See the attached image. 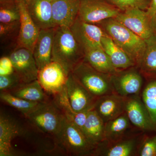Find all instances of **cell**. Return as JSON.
Returning a JSON list of instances; mask_svg holds the SVG:
<instances>
[{
    "label": "cell",
    "mask_w": 156,
    "mask_h": 156,
    "mask_svg": "<svg viewBox=\"0 0 156 156\" xmlns=\"http://www.w3.org/2000/svg\"><path fill=\"white\" fill-rule=\"evenodd\" d=\"M138 156H156V135L148 136L144 135L139 149Z\"/></svg>",
    "instance_id": "d6a6232c"
},
{
    "label": "cell",
    "mask_w": 156,
    "mask_h": 156,
    "mask_svg": "<svg viewBox=\"0 0 156 156\" xmlns=\"http://www.w3.org/2000/svg\"><path fill=\"white\" fill-rule=\"evenodd\" d=\"M144 77L137 66L119 70L111 75L114 92L126 98L140 95L144 86Z\"/></svg>",
    "instance_id": "52a82bcc"
},
{
    "label": "cell",
    "mask_w": 156,
    "mask_h": 156,
    "mask_svg": "<svg viewBox=\"0 0 156 156\" xmlns=\"http://www.w3.org/2000/svg\"><path fill=\"white\" fill-rule=\"evenodd\" d=\"M24 116L40 131L56 137L60 132L64 119V115L53 101L44 104Z\"/></svg>",
    "instance_id": "5b68a950"
},
{
    "label": "cell",
    "mask_w": 156,
    "mask_h": 156,
    "mask_svg": "<svg viewBox=\"0 0 156 156\" xmlns=\"http://www.w3.org/2000/svg\"><path fill=\"white\" fill-rule=\"evenodd\" d=\"M71 73L76 80L94 97L98 98L114 93L111 75L98 71L84 59Z\"/></svg>",
    "instance_id": "3957f363"
},
{
    "label": "cell",
    "mask_w": 156,
    "mask_h": 156,
    "mask_svg": "<svg viewBox=\"0 0 156 156\" xmlns=\"http://www.w3.org/2000/svg\"><path fill=\"white\" fill-rule=\"evenodd\" d=\"M121 11L108 0H80L78 17L84 22L97 24L115 18Z\"/></svg>",
    "instance_id": "ba28073f"
},
{
    "label": "cell",
    "mask_w": 156,
    "mask_h": 156,
    "mask_svg": "<svg viewBox=\"0 0 156 156\" xmlns=\"http://www.w3.org/2000/svg\"><path fill=\"white\" fill-rule=\"evenodd\" d=\"M69 28L84 52L95 48H102L101 39L105 32L99 26L84 22L77 17Z\"/></svg>",
    "instance_id": "8fae6325"
},
{
    "label": "cell",
    "mask_w": 156,
    "mask_h": 156,
    "mask_svg": "<svg viewBox=\"0 0 156 156\" xmlns=\"http://www.w3.org/2000/svg\"><path fill=\"white\" fill-rule=\"evenodd\" d=\"M121 11L131 9H139L146 11L151 0H108Z\"/></svg>",
    "instance_id": "1f68e13d"
},
{
    "label": "cell",
    "mask_w": 156,
    "mask_h": 156,
    "mask_svg": "<svg viewBox=\"0 0 156 156\" xmlns=\"http://www.w3.org/2000/svg\"><path fill=\"white\" fill-rule=\"evenodd\" d=\"M80 5V0H52L55 26L70 27L78 17Z\"/></svg>",
    "instance_id": "d6986e66"
},
{
    "label": "cell",
    "mask_w": 156,
    "mask_h": 156,
    "mask_svg": "<svg viewBox=\"0 0 156 156\" xmlns=\"http://www.w3.org/2000/svg\"><path fill=\"white\" fill-rule=\"evenodd\" d=\"M84 58V50L69 27H56L52 50V61L59 63L69 74Z\"/></svg>",
    "instance_id": "6da1fadb"
},
{
    "label": "cell",
    "mask_w": 156,
    "mask_h": 156,
    "mask_svg": "<svg viewBox=\"0 0 156 156\" xmlns=\"http://www.w3.org/2000/svg\"><path fill=\"white\" fill-rule=\"evenodd\" d=\"M29 13L39 29L55 27L52 12V0H29Z\"/></svg>",
    "instance_id": "ffe728a7"
},
{
    "label": "cell",
    "mask_w": 156,
    "mask_h": 156,
    "mask_svg": "<svg viewBox=\"0 0 156 156\" xmlns=\"http://www.w3.org/2000/svg\"><path fill=\"white\" fill-rule=\"evenodd\" d=\"M16 1L20 13V28L16 48H26L32 51L40 29L34 22L29 13L26 1Z\"/></svg>",
    "instance_id": "5bb4252c"
},
{
    "label": "cell",
    "mask_w": 156,
    "mask_h": 156,
    "mask_svg": "<svg viewBox=\"0 0 156 156\" xmlns=\"http://www.w3.org/2000/svg\"><path fill=\"white\" fill-rule=\"evenodd\" d=\"M97 25L135 62L137 66L145 51V40L115 18L105 20Z\"/></svg>",
    "instance_id": "7a4b0ae2"
},
{
    "label": "cell",
    "mask_w": 156,
    "mask_h": 156,
    "mask_svg": "<svg viewBox=\"0 0 156 156\" xmlns=\"http://www.w3.org/2000/svg\"><path fill=\"white\" fill-rule=\"evenodd\" d=\"M126 98L115 93L103 95L98 98L93 109L105 123L125 112Z\"/></svg>",
    "instance_id": "2e32d148"
},
{
    "label": "cell",
    "mask_w": 156,
    "mask_h": 156,
    "mask_svg": "<svg viewBox=\"0 0 156 156\" xmlns=\"http://www.w3.org/2000/svg\"><path fill=\"white\" fill-rule=\"evenodd\" d=\"M140 94L156 132V77L147 78Z\"/></svg>",
    "instance_id": "83f0119b"
},
{
    "label": "cell",
    "mask_w": 156,
    "mask_h": 156,
    "mask_svg": "<svg viewBox=\"0 0 156 156\" xmlns=\"http://www.w3.org/2000/svg\"><path fill=\"white\" fill-rule=\"evenodd\" d=\"M52 101L68 120L73 123L82 131L83 130L90 110L80 112H75L70 105L66 88L60 93L53 96Z\"/></svg>",
    "instance_id": "cb8c5ba5"
},
{
    "label": "cell",
    "mask_w": 156,
    "mask_h": 156,
    "mask_svg": "<svg viewBox=\"0 0 156 156\" xmlns=\"http://www.w3.org/2000/svg\"><path fill=\"white\" fill-rule=\"evenodd\" d=\"M20 13L16 0L0 3V23H10L20 21Z\"/></svg>",
    "instance_id": "4dcf8cb0"
},
{
    "label": "cell",
    "mask_w": 156,
    "mask_h": 156,
    "mask_svg": "<svg viewBox=\"0 0 156 156\" xmlns=\"http://www.w3.org/2000/svg\"><path fill=\"white\" fill-rule=\"evenodd\" d=\"M101 43L103 50L117 69H125L136 66L135 62L105 32Z\"/></svg>",
    "instance_id": "44dd1931"
},
{
    "label": "cell",
    "mask_w": 156,
    "mask_h": 156,
    "mask_svg": "<svg viewBox=\"0 0 156 156\" xmlns=\"http://www.w3.org/2000/svg\"><path fill=\"white\" fill-rule=\"evenodd\" d=\"M9 57L13 62L15 73L23 83L37 80L39 70L31 50L24 48H16Z\"/></svg>",
    "instance_id": "7c38bea8"
},
{
    "label": "cell",
    "mask_w": 156,
    "mask_h": 156,
    "mask_svg": "<svg viewBox=\"0 0 156 156\" xmlns=\"http://www.w3.org/2000/svg\"><path fill=\"white\" fill-rule=\"evenodd\" d=\"M115 18L145 41L156 34L151 18L145 10L136 8L128 9L121 11Z\"/></svg>",
    "instance_id": "9c48e42d"
},
{
    "label": "cell",
    "mask_w": 156,
    "mask_h": 156,
    "mask_svg": "<svg viewBox=\"0 0 156 156\" xmlns=\"http://www.w3.org/2000/svg\"><path fill=\"white\" fill-rule=\"evenodd\" d=\"M23 83L16 73L7 76H0V91H11Z\"/></svg>",
    "instance_id": "836d02e7"
},
{
    "label": "cell",
    "mask_w": 156,
    "mask_h": 156,
    "mask_svg": "<svg viewBox=\"0 0 156 156\" xmlns=\"http://www.w3.org/2000/svg\"><path fill=\"white\" fill-rule=\"evenodd\" d=\"M125 112L134 127L145 133L155 131L154 128L140 95L126 98Z\"/></svg>",
    "instance_id": "4fadbf2b"
},
{
    "label": "cell",
    "mask_w": 156,
    "mask_h": 156,
    "mask_svg": "<svg viewBox=\"0 0 156 156\" xmlns=\"http://www.w3.org/2000/svg\"><path fill=\"white\" fill-rule=\"evenodd\" d=\"M15 0H0V3L8 2H14Z\"/></svg>",
    "instance_id": "74e56055"
},
{
    "label": "cell",
    "mask_w": 156,
    "mask_h": 156,
    "mask_svg": "<svg viewBox=\"0 0 156 156\" xmlns=\"http://www.w3.org/2000/svg\"><path fill=\"white\" fill-rule=\"evenodd\" d=\"M27 2H28L29 0H25Z\"/></svg>",
    "instance_id": "f35d334b"
},
{
    "label": "cell",
    "mask_w": 156,
    "mask_h": 156,
    "mask_svg": "<svg viewBox=\"0 0 156 156\" xmlns=\"http://www.w3.org/2000/svg\"><path fill=\"white\" fill-rule=\"evenodd\" d=\"M145 42V51L137 66L147 79L156 77V34Z\"/></svg>",
    "instance_id": "4316f807"
},
{
    "label": "cell",
    "mask_w": 156,
    "mask_h": 156,
    "mask_svg": "<svg viewBox=\"0 0 156 156\" xmlns=\"http://www.w3.org/2000/svg\"><path fill=\"white\" fill-rule=\"evenodd\" d=\"M69 74L59 63L52 61L39 70L37 80L46 93L53 97L64 90Z\"/></svg>",
    "instance_id": "30bf717a"
},
{
    "label": "cell",
    "mask_w": 156,
    "mask_h": 156,
    "mask_svg": "<svg viewBox=\"0 0 156 156\" xmlns=\"http://www.w3.org/2000/svg\"><path fill=\"white\" fill-rule=\"evenodd\" d=\"M56 27L40 30L33 53L39 70L52 61L53 41Z\"/></svg>",
    "instance_id": "e0dca14e"
},
{
    "label": "cell",
    "mask_w": 156,
    "mask_h": 156,
    "mask_svg": "<svg viewBox=\"0 0 156 156\" xmlns=\"http://www.w3.org/2000/svg\"><path fill=\"white\" fill-rule=\"evenodd\" d=\"M151 20L154 30L155 33L156 34V13L153 16V17L152 18Z\"/></svg>",
    "instance_id": "8d00e7d4"
},
{
    "label": "cell",
    "mask_w": 156,
    "mask_h": 156,
    "mask_svg": "<svg viewBox=\"0 0 156 156\" xmlns=\"http://www.w3.org/2000/svg\"><path fill=\"white\" fill-rule=\"evenodd\" d=\"M9 92L17 97L38 103H48L52 101L37 80L20 84Z\"/></svg>",
    "instance_id": "603a6c76"
},
{
    "label": "cell",
    "mask_w": 156,
    "mask_h": 156,
    "mask_svg": "<svg viewBox=\"0 0 156 156\" xmlns=\"http://www.w3.org/2000/svg\"><path fill=\"white\" fill-rule=\"evenodd\" d=\"M146 11L152 19L156 13V0H151L150 4Z\"/></svg>",
    "instance_id": "d590c367"
},
{
    "label": "cell",
    "mask_w": 156,
    "mask_h": 156,
    "mask_svg": "<svg viewBox=\"0 0 156 156\" xmlns=\"http://www.w3.org/2000/svg\"><path fill=\"white\" fill-rule=\"evenodd\" d=\"M145 133L135 132L113 142L104 140L98 144L92 156H136Z\"/></svg>",
    "instance_id": "8992f818"
},
{
    "label": "cell",
    "mask_w": 156,
    "mask_h": 156,
    "mask_svg": "<svg viewBox=\"0 0 156 156\" xmlns=\"http://www.w3.org/2000/svg\"><path fill=\"white\" fill-rule=\"evenodd\" d=\"M15 73L14 65L9 56L0 58V76H7Z\"/></svg>",
    "instance_id": "e575fe53"
},
{
    "label": "cell",
    "mask_w": 156,
    "mask_h": 156,
    "mask_svg": "<svg viewBox=\"0 0 156 156\" xmlns=\"http://www.w3.org/2000/svg\"><path fill=\"white\" fill-rule=\"evenodd\" d=\"M133 128L135 127L131 124L125 112L119 116L105 123V140L113 142L140 131L137 130L134 131L132 130Z\"/></svg>",
    "instance_id": "7402d4cb"
},
{
    "label": "cell",
    "mask_w": 156,
    "mask_h": 156,
    "mask_svg": "<svg viewBox=\"0 0 156 156\" xmlns=\"http://www.w3.org/2000/svg\"><path fill=\"white\" fill-rule=\"evenodd\" d=\"M66 91L70 105L76 112L93 109L97 98L94 97L69 73Z\"/></svg>",
    "instance_id": "9a60e30c"
},
{
    "label": "cell",
    "mask_w": 156,
    "mask_h": 156,
    "mask_svg": "<svg viewBox=\"0 0 156 156\" xmlns=\"http://www.w3.org/2000/svg\"><path fill=\"white\" fill-rule=\"evenodd\" d=\"M20 22V21L10 23H0V39L1 44L5 47L17 46L19 37Z\"/></svg>",
    "instance_id": "f546056e"
},
{
    "label": "cell",
    "mask_w": 156,
    "mask_h": 156,
    "mask_svg": "<svg viewBox=\"0 0 156 156\" xmlns=\"http://www.w3.org/2000/svg\"><path fill=\"white\" fill-rule=\"evenodd\" d=\"M23 133V130L11 117L1 112L0 115V156H16L12 140Z\"/></svg>",
    "instance_id": "ac0fdd59"
},
{
    "label": "cell",
    "mask_w": 156,
    "mask_h": 156,
    "mask_svg": "<svg viewBox=\"0 0 156 156\" xmlns=\"http://www.w3.org/2000/svg\"><path fill=\"white\" fill-rule=\"evenodd\" d=\"M105 123L93 109L89 112L83 133L93 145L96 146L105 140Z\"/></svg>",
    "instance_id": "d4e9b609"
},
{
    "label": "cell",
    "mask_w": 156,
    "mask_h": 156,
    "mask_svg": "<svg viewBox=\"0 0 156 156\" xmlns=\"http://www.w3.org/2000/svg\"><path fill=\"white\" fill-rule=\"evenodd\" d=\"M84 60L100 72L112 75L119 70L114 66L102 48H95L85 51Z\"/></svg>",
    "instance_id": "484cf974"
},
{
    "label": "cell",
    "mask_w": 156,
    "mask_h": 156,
    "mask_svg": "<svg viewBox=\"0 0 156 156\" xmlns=\"http://www.w3.org/2000/svg\"><path fill=\"white\" fill-rule=\"evenodd\" d=\"M0 99L3 103L21 112L24 116L33 112L44 104L17 97L7 91L0 92Z\"/></svg>",
    "instance_id": "f1b7e54d"
},
{
    "label": "cell",
    "mask_w": 156,
    "mask_h": 156,
    "mask_svg": "<svg viewBox=\"0 0 156 156\" xmlns=\"http://www.w3.org/2000/svg\"><path fill=\"white\" fill-rule=\"evenodd\" d=\"M58 142L70 156H92L96 147L91 143L81 129L64 117Z\"/></svg>",
    "instance_id": "277c9868"
}]
</instances>
